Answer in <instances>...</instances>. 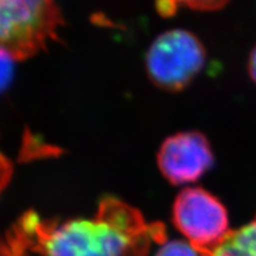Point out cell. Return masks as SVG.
<instances>
[{
    "label": "cell",
    "instance_id": "1",
    "mask_svg": "<svg viewBox=\"0 0 256 256\" xmlns=\"http://www.w3.org/2000/svg\"><path fill=\"white\" fill-rule=\"evenodd\" d=\"M19 223L30 248L43 256H146L153 243H165V228L116 198L101 200L95 218L62 224L28 214Z\"/></svg>",
    "mask_w": 256,
    "mask_h": 256
},
{
    "label": "cell",
    "instance_id": "2",
    "mask_svg": "<svg viewBox=\"0 0 256 256\" xmlns=\"http://www.w3.org/2000/svg\"><path fill=\"white\" fill-rule=\"evenodd\" d=\"M63 24L49 0H0V50L12 60H25L46 49Z\"/></svg>",
    "mask_w": 256,
    "mask_h": 256
},
{
    "label": "cell",
    "instance_id": "3",
    "mask_svg": "<svg viewBox=\"0 0 256 256\" xmlns=\"http://www.w3.org/2000/svg\"><path fill=\"white\" fill-rule=\"evenodd\" d=\"M206 58V49L194 34L174 28L151 44L146 54V70L156 87L178 92L200 74Z\"/></svg>",
    "mask_w": 256,
    "mask_h": 256
},
{
    "label": "cell",
    "instance_id": "4",
    "mask_svg": "<svg viewBox=\"0 0 256 256\" xmlns=\"http://www.w3.org/2000/svg\"><path fill=\"white\" fill-rule=\"evenodd\" d=\"M172 220L200 255L215 248L230 232L226 206L202 188H185L178 194Z\"/></svg>",
    "mask_w": 256,
    "mask_h": 256
},
{
    "label": "cell",
    "instance_id": "5",
    "mask_svg": "<svg viewBox=\"0 0 256 256\" xmlns=\"http://www.w3.org/2000/svg\"><path fill=\"white\" fill-rule=\"evenodd\" d=\"M214 164L210 144L203 134L184 132L168 138L158 152V166L174 185L200 179Z\"/></svg>",
    "mask_w": 256,
    "mask_h": 256
},
{
    "label": "cell",
    "instance_id": "6",
    "mask_svg": "<svg viewBox=\"0 0 256 256\" xmlns=\"http://www.w3.org/2000/svg\"><path fill=\"white\" fill-rule=\"evenodd\" d=\"M200 256H256V216L228 235L215 248Z\"/></svg>",
    "mask_w": 256,
    "mask_h": 256
},
{
    "label": "cell",
    "instance_id": "7",
    "mask_svg": "<svg viewBox=\"0 0 256 256\" xmlns=\"http://www.w3.org/2000/svg\"><path fill=\"white\" fill-rule=\"evenodd\" d=\"M5 246V256H28L26 250L30 248V242H28L26 232L20 224L18 223V226L10 232Z\"/></svg>",
    "mask_w": 256,
    "mask_h": 256
},
{
    "label": "cell",
    "instance_id": "8",
    "mask_svg": "<svg viewBox=\"0 0 256 256\" xmlns=\"http://www.w3.org/2000/svg\"><path fill=\"white\" fill-rule=\"evenodd\" d=\"M156 256H200L190 243L184 241H171L164 243Z\"/></svg>",
    "mask_w": 256,
    "mask_h": 256
},
{
    "label": "cell",
    "instance_id": "9",
    "mask_svg": "<svg viewBox=\"0 0 256 256\" xmlns=\"http://www.w3.org/2000/svg\"><path fill=\"white\" fill-rule=\"evenodd\" d=\"M12 60L8 54L0 50V90L6 87L11 78Z\"/></svg>",
    "mask_w": 256,
    "mask_h": 256
},
{
    "label": "cell",
    "instance_id": "10",
    "mask_svg": "<svg viewBox=\"0 0 256 256\" xmlns=\"http://www.w3.org/2000/svg\"><path fill=\"white\" fill-rule=\"evenodd\" d=\"M12 174V165L5 156L0 153V190H2L8 183Z\"/></svg>",
    "mask_w": 256,
    "mask_h": 256
},
{
    "label": "cell",
    "instance_id": "11",
    "mask_svg": "<svg viewBox=\"0 0 256 256\" xmlns=\"http://www.w3.org/2000/svg\"><path fill=\"white\" fill-rule=\"evenodd\" d=\"M248 72L252 81L256 83V46L252 49L248 62Z\"/></svg>",
    "mask_w": 256,
    "mask_h": 256
},
{
    "label": "cell",
    "instance_id": "12",
    "mask_svg": "<svg viewBox=\"0 0 256 256\" xmlns=\"http://www.w3.org/2000/svg\"><path fill=\"white\" fill-rule=\"evenodd\" d=\"M5 252H6L5 243L0 242V256H5Z\"/></svg>",
    "mask_w": 256,
    "mask_h": 256
}]
</instances>
